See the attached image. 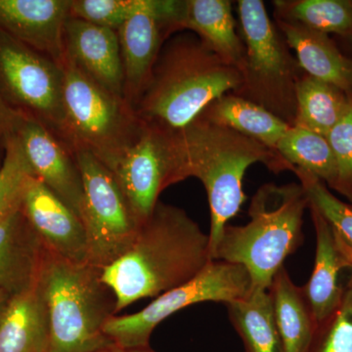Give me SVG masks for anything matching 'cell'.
Instances as JSON below:
<instances>
[{
  "label": "cell",
  "mask_w": 352,
  "mask_h": 352,
  "mask_svg": "<svg viewBox=\"0 0 352 352\" xmlns=\"http://www.w3.org/2000/svg\"><path fill=\"white\" fill-rule=\"evenodd\" d=\"M212 261L208 234L182 208L159 201L129 250L102 270L118 311L191 281Z\"/></svg>",
  "instance_id": "cell-1"
},
{
  "label": "cell",
  "mask_w": 352,
  "mask_h": 352,
  "mask_svg": "<svg viewBox=\"0 0 352 352\" xmlns=\"http://www.w3.org/2000/svg\"><path fill=\"white\" fill-rule=\"evenodd\" d=\"M241 82L239 69L196 34L177 32L164 44L134 111L143 124L179 131L219 97L237 91Z\"/></svg>",
  "instance_id": "cell-2"
},
{
  "label": "cell",
  "mask_w": 352,
  "mask_h": 352,
  "mask_svg": "<svg viewBox=\"0 0 352 352\" xmlns=\"http://www.w3.org/2000/svg\"><path fill=\"white\" fill-rule=\"evenodd\" d=\"M175 139L182 180L198 178L207 192L212 259L224 229L247 199L243 182L250 166L263 164L276 173L294 168L258 141L201 117L176 131Z\"/></svg>",
  "instance_id": "cell-3"
},
{
  "label": "cell",
  "mask_w": 352,
  "mask_h": 352,
  "mask_svg": "<svg viewBox=\"0 0 352 352\" xmlns=\"http://www.w3.org/2000/svg\"><path fill=\"white\" fill-rule=\"evenodd\" d=\"M308 207L309 200L300 182L263 184L252 196L249 222L226 227L212 261L244 266L252 289H268L284 261L302 244Z\"/></svg>",
  "instance_id": "cell-4"
},
{
  "label": "cell",
  "mask_w": 352,
  "mask_h": 352,
  "mask_svg": "<svg viewBox=\"0 0 352 352\" xmlns=\"http://www.w3.org/2000/svg\"><path fill=\"white\" fill-rule=\"evenodd\" d=\"M38 281L50 314L48 352H99L116 346L105 327L119 312L117 298L100 268L48 252Z\"/></svg>",
  "instance_id": "cell-5"
},
{
  "label": "cell",
  "mask_w": 352,
  "mask_h": 352,
  "mask_svg": "<svg viewBox=\"0 0 352 352\" xmlns=\"http://www.w3.org/2000/svg\"><path fill=\"white\" fill-rule=\"evenodd\" d=\"M237 3L245 56L242 82L233 94L295 126L296 87L305 73L263 1L239 0Z\"/></svg>",
  "instance_id": "cell-6"
},
{
  "label": "cell",
  "mask_w": 352,
  "mask_h": 352,
  "mask_svg": "<svg viewBox=\"0 0 352 352\" xmlns=\"http://www.w3.org/2000/svg\"><path fill=\"white\" fill-rule=\"evenodd\" d=\"M64 143L91 153L112 170L138 140L143 124L124 97L108 91L65 62Z\"/></svg>",
  "instance_id": "cell-7"
},
{
  "label": "cell",
  "mask_w": 352,
  "mask_h": 352,
  "mask_svg": "<svg viewBox=\"0 0 352 352\" xmlns=\"http://www.w3.org/2000/svg\"><path fill=\"white\" fill-rule=\"evenodd\" d=\"M252 291V278L244 266L212 261L191 281L157 296L140 311L113 316L106 325L105 333L122 349L148 347L154 329L183 308L207 302L227 305Z\"/></svg>",
  "instance_id": "cell-8"
},
{
  "label": "cell",
  "mask_w": 352,
  "mask_h": 352,
  "mask_svg": "<svg viewBox=\"0 0 352 352\" xmlns=\"http://www.w3.org/2000/svg\"><path fill=\"white\" fill-rule=\"evenodd\" d=\"M74 154L82 178L87 263L103 270L129 250L141 226L112 170L85 150Z\"/></svg>",
  "instance_id": "cell-9"
},
{
  "label": "cell",
  "mask_w": 352,
  "mask_h": 352,
  "mask_svg": "<svg viewBox=\"0 0 352 352\" xmlns=\"http://www.w3.org/2000/svg\"><path fill=\"white\" fill-rule=\"evenodd\" d=\"M63 85V66L0 30V97L64 143Z\"/></svg>",
  "instance_id": "cell-10"
},
{
  "label": "cell",
  "mask_w": 352,
  "mask_h": 352,
  "mask_svg": "<svg viewBox=\"0 0 352 352\" xmlns=\"http://www.w3.org/2000/svg\"><path fill=\"white\" fill-rule=\"evenodd\" d=\"M110 170L141 226L162 192L183 182L175 132L143 124L138 140Z\"/></svg>",
  "instance_id": "cell-11"
},
{
  "label": "cell",
  "mask_w": 352,
  "mask_h": 352,
  "mask_svg": "<svg viewBox=\"0 0 352 352\" xmlns=\"http://www.w3.org/2000/svg\"><path fill=\"white\" fill-rule=\"evenodd\" d=\"M185 0H150L149 6L126 21L119 38L124 100L135 108L151 78L164 44L182 32Z\"/></svg>",
  "instance_id": "cell-12"
},
{
  "label": "cell",
  "mask_w": 352,
  "mask_h": 352,
  "mask_svg": "<svg viewBox=\"0 0 352 352\" xmlns=\"http://www.w3.org/2000/svg\"><path fill=\"white\" fill-rule=\"evenodd\" d=\"M12 131L41 179L82 220L83 185L75 154L43 124L13 111Z\"/></svg>",
  "instance_id": "cell-13"
},
{
  "label": "cell",
  "mask_w": 352,
  "mask_h": 352,
  "mask_svg": "<svg viewBox=\"0 0 352 352\" xmlns=\"http://www.w3.org/2000/svg\"><path fill=\"white\" fill-rule=\"evenodd\" d=\"M21 210L48 252L73 263H87L82 220L36 176L28 179Z\"/></svg>",
  "instance_id": "cell-14"
},
{
  "label": "cell",
  "mask_w": 352,
  "mask_h": 352,
  "mask_svg": "<svg viewBox=\"0 0 352 352\" xmlns=\"http://www.w3.org/2000/svg\"><path fill=\"white\" fill-rule=\"evenodd\" d=\"M72 0H0V30L63 66Z\"/></svg>",
  "instance_id": "cell-15"
},
{
  "label": "cell",
  "mask_w": 352,
  "mask_h": 352,
  "mask_svg": "<svg viewBox=\"0 0 352 352\" xmlns=\"http://www.w3.org/2000/svg\"><path fill=\"white\" fill-rule=\"evenodd\" d=\"M66 60L116 95L124 97V73L117 32L69 17L65 27Z\"/></svg>",
  "instance_id": "cell-16"
},
{
  "label": "cell",
  "mask_w": 352,
  "mask_h": 352,
  "mask_svg": "<svg viewBox=\"0 0 352 352\" xmlns=\"http://www.w3.org/2000/svg\"><path fill=\"white\" fill-rule=\"evenodd\" d=\"M308 208L316 233V252L311 276L302 289L319 326L342 302L344 286L340 285L339 275L342 270H351V265L327 220L311 204Z\"/></svg>",
  "instance_id": "cell-17"
},
{
  "label": "cell",
  "mask_w": 352,
  "mask_h": 352,
  "mask_svg": "<svg viewBox=\"0 0 352 352\" xmlns=\"http://www.w3.org/2000/svg\"><path fill=\"white\" fill-rule=\"evenodd\" d=\"M48 251L21 208L0 221V289L10 296L38 282Z\"/></svg>",
  "instance_id": "cell-18"
},
{
  "label": "cell",
  "mask_w": 352,
  "mask_h": 352,
  "mask_svg": "<svg viewBox=\"0 0 352 352\" xmlns=\"http://www.w3.org/2000/svg\"><path fill=\"white\" fill-rule=\"evenodd\" d=\"M303 73L352 95V58L346 56L329 34L291 21L275 20Z\"/></svg>",
  "instance_id": "cell-19"
},
{
  "label": "cell",
  "mask_w": 352,
  "mask_h": 352,
  "mask_svg": "<svg viewBox=\"0 0 352 352\" xmlns=\"http://www.w3.org/2000/svg\"><path fill=\"white\" fill-rule=\"evenodd\" d=\"M50 320L39 281L10 296L0 318V352H48Z\"/></svg>",
  "instance_id": "cell-20"
},
{
  "label": "cell",
  "mask_w": 352,
  "mask_h": 352,
  "mask_svg": "<svg viewBox=\"0 0 352 352\" xmlns=\"http://www.w3.org/2000/svg\"><path fill=\"white\" fill-rule=\"evenodd\" d=\"M228 0H185L182 31L193 32L226 64L242 69L245 46Z\"/></svg>",
  "instance_id": "cell-21"
},
{
  "label": "cell",
  "mask_w": 352,
  "mask_h": 352,
  "mask_svg": "<svg viewBox=\"0 0 352 352\" xmlns=\"http://www.w3.org/2000/svg\"><path fill=\"white\" fill-rule=\"evenodd\" d=\"M267 291L284 352H308L317 326L302 287L296 286L282 267Z\"/></svg>",
  "instance_id": "cell-22"
},
{
  "label": "cell",
  "mask_w": 352,
  "mask_h": 352,
  "mask_svg": "<svg viewBox=\"0 0 352 352\" xmlns=\"http://www.w3.org/2000/svg\"><path fill=\"white\" fill-rule=\"evenodd\" d=\"M199 117L239 132L274 151L291 127L266 109L233 94L219 97Z\"/></svg>",
  "instance_id": "cell-23"
},
{
  "label": "cell",
  "mask_w": 352,
  "mask_h": 352,
  "mask_svg": "<svg viewBox=\"0 0 352 352\" xmlns=\"http://www.w3.org/2000/svg\"><path fill=\"white\" fill-rule=\"evenodd\" d=\"M227 312L245 352H284L267 289H254L227 303Z\"/></svg>",
  "instance_id": "cell-24"
},
{
  "label": "cell",
  "mask_w": 352,
  "mask_h": 352,
  "mask_svg": "<svg viewBox=\"0 0 352 352\" xmlns=\"http://www.w3.org/2000/svg\"><path fill=\"white\" fill-rule=\"evenodd\" d=\"M351 95L303 74L296 87L295 126L327 136L349 107Z\"/></svg>",
  "instance_id": "cell-25"
},
{
  "label": "cell",
  "mask_w": 352,
  "mask_h": 352,
  "mask_svg": "<svg viewBox=\"0 0 352 352\" xmlns=\"http://www.w3.org/2000/svg\"><path fill=\"white\" fill-rule=\"evenodd\" d=\"M276 151L293 168L311 173L330 188L335 187L337 166L326 136L293 126L278 143Z\"/></svg>",
  "instance_id": "cell-26"
},
{
  "label": "cell",
  "mask_w": 352,
  "mask_h": 352,
  "mask_svg": "<svg viewBox=\"0 0 352 352\" xmlns=\"http://www.w3.org/2000/svg\"><path fill=\"white\" fill-rule=\"evenodd\" d=\"M275 19L352 38L351 0H275Z\"/></svg>",
  "instance_id": "cell-27"
},
{
  "label": "cell",
  "mask_w": 352,
  "mask_h": 352,
  "mask_svg": "<svg viewBox=\"0 0 352 352\" xmlns=\"http://www.w3.org/2000/svg\"><path fill=\"white\" fill-rule=\"evenodd\" d=\"M32 175H34V171L11 126L0 168V221L19 210L25 184Z\"/></svg>",
  "instance_id": "cell-28"
},
{
  "label": "cell",
  "mask_w": 352,
  "mask_h": 352,
  "mask_svg": "<svg viewBox=\"0 0 352 352\" xmlns=\"http://www.w3.org/2000/svg\"><path fill=\"white\" fill-rule=\"evenodd\" d=\"M294 173L314 207L327 220L333 232L342 242L352 248V205L339 200L327 185L316 176L300 168H294Z\"/></svg>",
  "instance_id": "cell-29"
},
{
  "label": "cell",
  "mask_w": 352,
  "mask_h": 352,
  "mask_svg": "<svg viewBox=\"0 0 352 352\" xmlns=\"http://www.w3.org/2000/svg\"><path fill=\"white\" fill-rule=\"evenodd\" d=\"M308 352H352V272L344 286L342 302L317 326Z\"/></svg>",
  "instance_id": "cell-30"
},
{
  "label": "cell",
  "mask_w": 352,
  "mask_h": 352,
  "mask_svg": "<svg viewBox=\"0 0 352 352\" xmlns=\"http://www.w3.org/2000/svg\"><path fill=\"white\" fill-rule=\"evenodd\" d=\"M150 0H72L71 16L117 32Z\"/></svg>",
  "instance_id": "cell-31"
},
{
  "label": "cell",
  "mask_w": 352,
  "mask_h": 352,
  "mask_svg": "<svg viewBox=\"0 0 352 352\" xmlns=\"http://www.w3.org/2000/svg\"><path fill=\"white\" fill-rule=\"evenodd\" d=\"M326 138L337 166V182L333 190L346 197L352 205V95L346 113Z\"/></svg>",
  "instance_id": "cell-32"
},
{
  "label": "cell",
  "mask_w": 352,
  "mask_h": 352,
  "mask_svg": "<svg viewBox=\"0 0 352 352\" xmlns=\"http://www.w3.org/2000/svg\"><path fill=\"white\" fill-rule=\"evenodd\" d=\"M12 118L13 110L0 97V168L6 156V140L12 126Z\"/></svg>",
  "instance_id": "cell-33"
},
{
  "label": "cell",
  "mask_w": 352,
  "mask_h": 352,
  "mask_svg": "<svg viewBox=\"0 0 352 352\" xmlns=\"http://www.w3.org/2000/svg\"><path fill=\"white\" fill-rule=\"evenodd\" d=\"M99 352H155L148 347H139V349H122L117 346L110 347V349H104Z\"/></svg>",
  "instance_id": "cell-34"
},
{
  "label": "cell",
  "mask_w": 352,
  "mask_h": 352,
  "mask_svg": "<svg viewBox=\"0 0 352 352\" xmlns=\"http://www.w3.org/2000/svg\"><path fill=\"white\" fill-rule=\"evenodd\" d=\"M9 298H10V295L7 294L3 289H0V318H1V315L3 314L4 309H6Z\"/></svg>",
  "instance_id": "cell-35"
},
{
  "label": "cell",
  "mask_w": 352,
  "mask_h": 352,
  "mask_svg": "<svg viewBox=\"0 0 352 352\" xmlns=\"http://www.w3.org/2000/svg\"><path fill=\"white\" fill-rule=\"evenodd\" d=\"M336 235H337V234H336ZM337 237L338 239H339L340 241V245H342V250H344V254H346L347 258H349V263H351L352 270V248L349 247V245H347L346 243L342 242V241L340 239L339 236L337 235Z\"/></svg>",
  "instance_id": "cell-36"
},
{
  "label": "cell",
  "mask_w": 352,
  "mask_h": 352,
  "mask_svg": "<svg viewBox=\"0 0 352 352\" xmlns=\"http://www.w3.org/2000/svg\"><path fill=\"white\" fill-rule=\"evenodd\" d=\"M349 41V44H351V50H352V38L349 39V41Z\"/></svg>",
  "instance_id": "cell-37"
}]
</instances>
